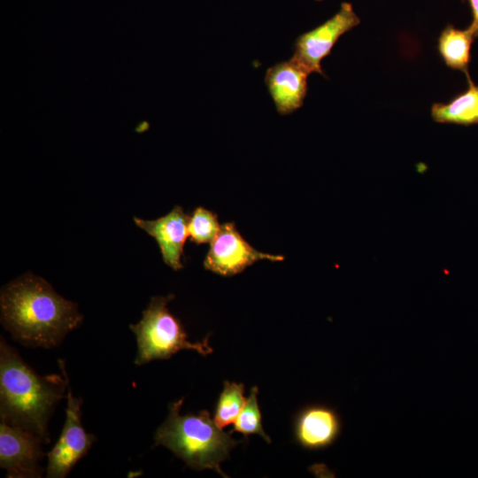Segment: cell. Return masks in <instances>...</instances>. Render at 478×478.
I'll list each match as a JSON object with an SVG mask.
<instances>
[{
	"mask_svg": "<svg viewBox=\"0 0 478 478\" xmlns=\"http://www.w3.org/2000/svg\"><path fill=\"white\" fill-rule=\"evenodd\" d=\"M0 307L4 328L15 341L33 348L58 345L83 319L76 304L30 274L2 289Z\"/></svg>",
	"mask_w": 478,
	"mask_h": 478,
	"instance_id": "1",
	"label": "cell"
},
{
	"mask_svg": "<svg viewBox=\"0 0 478 478\" xmlns=\"http://www.w3.org/2000/svg\"><path fill=\"white\" fill-rule=\"evenodd\" d=\"M60 374L38 375L2 337L0 341V417L50 443L48 421L68 386L63 360Z\"/></svg>",
	"mask_w": 478,
	"mask_h": 478,
	"instance_id": "2",
	"label": "cell"
},
{
	"mask_svg": "<svg viewBox=\"0 0 478 478\" xmlns=\"http://www.w3.org/2000/svg\"><path fill=\"white\" fill-rule=\"evenodd\" d=\"M182 403L180 398L169 404L167 418L154 435V446H165L193 469H212L227 477L220 462L240 442L218 427L206 410L181 415Z\"/></svg>",
	"mask_w": 478,
	"mask_h": 478,
	"instance_id": "3",
	"label": "cell"
},
{
	"mask_svg": "<svg viewBox=\"0 0 478 478\" xmlns=\"http://www.w3.org/2000/svg\"><path fill=\"white\" fill-rule=\"evenodd\" d=\"M174 298L173 294L153 297L143 312V318L129 326L137 343L135 364L142 366L155 359H166L181 350H193L203 356L213 351L208 343L209 335L202 342L192 343L181 321L167 308Z\"/></svg>",
	"mask_w": 478,
	"mask_h": 478,
	"instance_id": "4",
	"label": "cell"
},
{
	"mask_svg": "<svg viewBox=\"0 0 478 478\" xmlns=\"http://www.w3.org/2000/svg\"><path fill=\"white\" fill-rule=\"evenodd\" d=\"M67 406L66 421L61 435L53 448L48 452L46 476L48 478H64L83 458L96 436L87 433L81 424L82 399L73 395L67 386Z\"/></svg>",
	"mask_w": 478,
	"mask_h": 478,
	"instance_id": "5",
	"label": "cell"
},
{
	"mask_svg": "<svg viewBox=\"0 0 478 478\" xmlns=\"http://www.w3.org/2000/svg\"><path fill=\"white\" fill-rule=\"evenodd\" d=\"M360 19L352 5L343 2L339 11L329 19L312 30L300 35L294 44L292 58L304 66L310 73L325 75L321 60L330 54L338 39L357 27Z\"/></svg>",
	"mask_w": 478,
	"mask_h": 478,
	"instance_id": "6",
	"label": "cell"
},
{
	"mask_svg": "<svg viewBox=\"0 0 478 478\" xmlns=\"http://www.w3.org/2000/svg\"><path fill=\"white\" fill-rule=\"evenodd\" d=\"M282 261L284 257L257 251L239 233L233 222L220 226L204 261L205 269L222 276L243 272L258 260Z\"/></svg>",
	"mask_w": 478,
	"mask_h": 478,
	"instance_id": "7",
	"label": "cell"
},
{
	"mask_svg": "<svg viewBox=\"0 0 478 478\" xmlns=\"http://www.w3.org/2000/svg\"><path fill=\"white\" fill-rule=\"evenodd\" d=\"M42 441L32 432L4 420L0 423V466L7 477H41Z\"/></svg>",
	"mask_w": 478,
	"mask_h": 478,
	"instance_id": "8",
	"label": "cell"
},
{
	"mask_svg": "<svg viewBox=\"0 0 478 478\" xmlns=\"http://www.w3.org/2000/svg\"><path fill=\"white\" fill-rule=\"evenodd\" d=\"M310 74L292 57L267 69L265 83L279 114L289 115L303 106Z\"/></svg>",
	"mask_w": 478,
	"mask_h": 478,
	"instance_id": "9",
	"label": "cell"
},
{
	"mask_svg": "<svg viewBox=\"0 0 478 478\" xmlns=\"http://www.w3.org/2000/svg\"><path fill=\"white\" fill-rule=\"evenodd\" d=\"M189 217L181 206H175L165 216L146 220L137 217L134 221L157 241L164 262L173 270L183 267L181 257L188 234Z\"/></svg>",
	"mask_w": 478,
	"mask_h": 478,
	"instance_id": "10",
	"label": "cell"
},
{
	"mask_svg": "<svg viewBox=\"0 0 478 478\" xmlns=\"http://www.w3.org/2000/svg\"><path fill=\"white\" fill-rule=\"evenodd\" d=\"M340 420L335 412L322 405H313L301 412L296 422V436L308 449L330 445L340 432Z\"/></svg>",
	"mask_w": 478,
	"mask_h": 478,
	"instance_id": "11",
	"label": "cell"
},
{
	"mask_svg": "<svg viewBox=\"0 0 478 478\" xmlns=\"http://www.w3.org/2000/svg\"><path fill=\"white\" fill-rule=\"evenodd\" d=\"M467 89L448 103H435L431 116L436 122L471 126L478 124V85L467 78Z\"/></svg>",
	"mask_w": 478,
	"mask_h": 478,
	"instance_id": "12",
	"label": "cell"
},
{
	"mask_svg": "<svg viewBox=\"0 0 478 478\" xmlns=\"http://www.w3.org/2000/svg\"><path fill=\"white\" fill-rule=\"evenodd\" d=\"M474 38L469 28L459 29L451 24L443 29L438 38L437 49L444 64L463 72L466 78L470 77L468 66Z\"/></svg>",
	"mask_w": 478,
	"mask_h": 478,
	"instance_id": "13",
	"label": "cell"
},
{
	"mask_svg": "<svg viewBox=\"0 0 478 478\" xmlns=\"http://www.w3.org/2000/svg\"><path fill=\"white\" fill-rule=\"evenodd\" d=\"M243 390V383L224 382L213 416L214 422L220 428L235 423L246 401Z\"/></svg>",
	"mask_w": 478,
	"mask_h": 478,
	"instance_id": "14",
	"label": "cell"
},
{
	"mask_svg": "<svg viewBox=\"0 0 478 478\" xmlns=\"http://www.w3.org/2000/svg\"><path fill=\"white\" fill-rule=\"evenodd\" d=\"M220 226L214 212L199 206L189 217L188 234L190 241L197 244L212 243L218 235Z\"/></svg>",
	"mask_w": 478,
	"mask_h": 478,
	"instance_id": "15",
	"label": "cell"
},
{
	"mask_svg": "<svg viewBox=\"0 0 478 478\" xmlns=\"http://www.w3.org/2000/svg\"><path fill=\"white\" fill-rule=\"evenodd\" d=\"M258 388L253 387L249 397L234 423L233 431L239 432L244 436L257 434L267 443H271L270 437L266 434L261 423V413L258 404Z\"/></svg>",
	"mask_w": 478,
	"mask_h": 478,
	"instance_id": "16",
	"label": "cell"
},
{
	"mask_svg": "<svg viewBox=\"0 0 478 478\" xmlns=\"http://www.w3.org/2000/svg\"><path fill=\"white\" fill-rule=\"evenodd\" d=\"M468 2L473 14V20L468 28L474 37H478V0H468Z\"/></svg>",
	"mask_w": 478,
	"mask_h": 478,
	"instance_id": "17",
	"label": "cell"
},
{
	"mask_svg": "<svg viewBox=\"0 0 478 478\" xmlns=\"http://www.w3.org/2000/svg\"><path fill=\"white\" fill-rule=\"evenodd\" d=\"M317 1H322V0H317Z\"/></svg>",
	"mask_w": 478,
	"mask_h": 478,
	"instance_id": "18",
	"label": "cell"
}]
</instances>
